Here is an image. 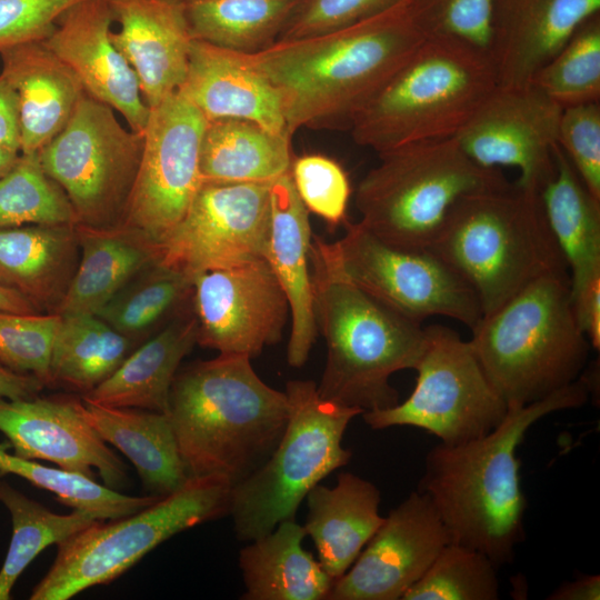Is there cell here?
<instances>
[{
	"label": "cell",
	"mask_w": 600,
	"mask_h": 600,
	"mask_svg": "<svg viewBox=\"0 0 600 600\" xmlns=\"http://www.w3.org/2000/svg\"><path fill=\"white\" fill-rule=\"evenodd\" d=\"M590 393L583 376L528 404L508 403L489 433L459 444L439 443L424 459L418 491L431 502L450 542L478 550L498 567L513 561L524 540L527 498L517 449L543 417L584 406Z\"/></svg>",
	"instance_id": "6da1fadb"
},
{
	"label": "cell",
	"mask_w": 600,
	"mask_h": 600,
	"mask_svg": "<svg viewBox=\"0 0 600 600\" xmlns=\"http://www.w3.org/2000/svg\"><path fill=\"white\" fill-rule=\"evenodd\" d=\"M426 38L400 0L347 28L244 56L279 90L292 138L301 128L349 130Z\"/></svg>",
	"instance_id": "7a4b0ae2"
},
{
	"label": "cell",
	"mask_w": 600,
	"mask_h": 600,
	"mask_svg": "<svg viewBox=\"0 0 600 600\" xmlns=\"http://www.w3.org/2000/svg\"><path fill=\"white\" fill-rule=\"evenodd\" d=\"M167 413L189 478L219 477L234 486L279 443L289 402L249 357L220 353L178 370Z\"/></svg>",
	"instance_id": "3957f363"
},
{
	"label": "cell",
	"mask_w": 600,
	"mask_h": 600,
	"mask_svg": "<svg viewBox=\"0 0 600 600\" xmlns=\"http://www.w3.org/2000/svg\"><path fill=\"white\" fill-rule=\"evenodd\" d=\"M309 257L314 320L327 348L319 394L363 412L396 406L390 377L416 368L424 328L348 280L332 242L312 236Z\"/></svg>",
	"instance_id": "277c9868"
},
{
	"label": "cell",
	"mask_w": 600,
	"mask_h": 600,
	"mask_svg": "<svg viewBox=\"0 0 600 600\" xmlns=\"http://www.w3.org/2000/svg\"><path fill=\"white\" fill-rule=\"evenodd\" d=\"M430 250L473 289L482 317L533 281L569 273L539 193L516 183L460 199Z\"/></svg>",
	"instance_id": "5b68a950"
},
{
	"label": "cell",
	"mask_w": 600,
	"mask_h": 600,
	"mask_svg": "<svg viewBox=\"0 0 600 600\" xmlns=\"http://www.w3.org/2000/svg\"><path fill=\"white\" fill-rule=\"evenodd\" d=\"M469 340L508 403L539 401L578 380L590 343L579 328L570 274L544 276L483 316Z\"/></svg>",
	"instance_id": "8992f818"
},
{
	"label": "cell",
	"mask_w": 600,
	"mask_h": 600,
	"mask_svg": "<svg viewBox=\"0 0 600 600\" xmlns=\"http://www.w3.org/2000/svg\"><path fill=\"white\" fill-rule=\"evenodd\" d=\"M498 86L487 51L449 37H427L356 116L353 141L382 152L456 137Z\"/></svg>",
	"instance_id": "52a82bcc"
},
{
	"label": "cell",
	"mask_w": 600,
	"mask_h": 600,
	"mask_svg": "<svg viewBox=\"0 0 600 600\" xmlns=\"http://www.w3.org/2000/svg\"><path fill=\"white\" fill-rule=\"evenodd\" d=\"M378 154L379 163L357 187L359 222L402 249L430 250L460 199L511 183L500 169L472 161L456 137L407 143Z\"/></svg>",
	"instance_id": "ba28073f"
},
{
	"label": "cell",
	"mask_w": 600,
	"mask_h": 600,
	"mask_svg": "<svg viewBox=\"0 0 600 600\" xmlns=\"http://www.w3.org/2000/svg\"><path fill=\"white\" fill-rule=\"evenodd\" d=\"M284 392L289 417L279 443L256 471L231 488L229 514L242 541L294 519L308 492L352 456L342 439L361 409L322 398L311 380H290Z\"/></svg>",
	"instance_id": "9c48e42d"
},
{
	"label": "cell",
	"mask_w": 600,
	"mask_h": 600,
	"mask_svg": "<svg viewBox=\"0 0 600 600\" xmlns=\"http://www.w3.org/2000/svg\"><path fill=\"white\" fill-rule=\"evenodd\" d=\"M231 488L219 477L190 478L133 514L97 520L57 544V557L30 599L68 600L110 583L172 536L229 513Z\"/></svg>",
	"instance_id": "30bf717a"
},
{
	"label": "cell",
	"mask_w": 600,
	"mask_h": 600,
	"mask_svg": "<svg viewBox=\"0 0 600 600\" xmlns=\"http://www.w3.org/2000/svg\"><path fill=\"white\" fill-rule=\"evenodd\" d=\"M142 148L143 133L124 128L110 106L84 92L38 157L66 192L77 223L112 227L122 222Z\"/></svg>",
	"instance_id": "8fae6325"
},
{
	"label": "cell",
	"mask_w": 600,
	"mask_h": 600,
	"mask_svg": "<svg viewBox=\"0 0 600 600\" xmlns=\"http://www.w3.org/2000/svg\"><path fill=\"white\" fill-rule=\"evenodd\" d=\"M411 394L396 406L362 413L372 429L409 426L459 444L480 438L503 420L508 404L487 377L469 341L443 326L424 328Z\"/></svg>",
	"instance_id": "7c38bea8"
},
{
	"label": "cell",
	"mask_w": 600,
	"mask_h": 600,
	"mask_svg": "<svg viewBox=\"0 0 600 600\" xmlns=\"http://www.w3.org/2000/svg\"><path fill=\"white\" fill-rule=\"evenodd\" d=\"M344 224L346 233L332 246L339 269L352 283L419 323L443 316L472 330L480 321L476 292L433 251L398 248L360 222Z\"/></svg>",
	"instance_id": "4fadbf2b"
},
{
	"label": "cell",
	"mask_w": 600,
	"mask_h": 600,
	"mask_svg": "<svg viewBox=\"0 0 600 600\" xmlns=\"http://www.w3.org/2000/svg\"><path fill=\"white\" fill-rule=\"evenodd\" d=\"M207 118L179 91L150 108L138 174L121 224L161 243L202 184Z\"/></svg>",
	"instance_id": "5bb4252c"
},
{
	"label": "cell",
	"mask_w": 600,
	"mask_h": 600,
	"mask_svg": "<svg viewBox=\"0 0 600 600\" xmlns=\"http://www.w3.org/2000/svg\"><path fill=\"white\" fill-rule=\"evenodd\" d=\"M270 183L202 182L183 218L161 242L160 261L193 281L204 271L263 258Z\"/></svg>",
	"instance_id": "9a60e30c"
},
{
	"label": "cell",
	"mask_w": 600,
	"mask_h": 600,
	"mask_svg": "<svg viewBox=\"0 0 600 600\" xmlns=\"http://www.w3.org/2000/svg\"><path fill=\"white\" fill-rule=\"evenodd\" d=\"M562 109L532 83L497 86L456 139L477 164L517 168L514 183L539 193L556 172Z\"/></svg>",
	"instance_id": "2e32d148"
},
{
	"label": "cell",
	"mask_w": 600,
	"mask_h": 600,
	"mask_svg": "<svg viewBox=\"0 0 600 600\" xmlns=\"http://www.w3.org/2000/svg\"><path fill=\"white\" fill-rule=\"evenodd\" d=\"M192 282L197 344L251 359L280 341L290 309L263 258L204 271Z\"/></svg>",
	"instance_id": "e0dca14e"
},
{
	"label": "cell",
	"mask_w": 600,
	"mask_h": 600,
	"mask_svg": "<svg viewBox=\"0 0 600 600\" xmlns=\"http://www.w3.org/2000/svg\"><path fill=\"white\" fill-rule=\"evenodd\" d=\"M449 542L430 500L412 491L384 517L352 566L333 582L328 599H402Z\"/></svg>",
	"instance_id": "ac0fdd59"
},
{
	"label": "cell",
	"mask_w": 600,
	"mask_h": 600,
	"mask_svg": "<svg viewBox=\"0 0 600 600\" xmlns=\"http://www.w3.org/2000/svg\"><path fill=\"white\" fill-rule=\"evenodd\" d=\"M81 404L74 396L0 397V431L20 458L51 461L93 479L96 470L104 486L121 489L127 467L84 419Z\"/></svg>",
	"instance_id": "d6986e66"
},
{
	"label": "cell",
	"mask_w": 600,
	"mask_h": 600,
	"mask_svg": "<svg viewBox=\"0 0 600 600\" xmlns=\"http://www.w3.org/2000/svg\"><path fill=\"white\" fill-rule=\"evenodd\" d=\"M112 21L108 0H82L59 17L42 41L89 96L121 113L131 130L143 133L150 108L133 69L112 41Z\"/></svg>",
	"instance_id": "ffe728a7"
},
{
	"label": "cell",
	"mask_w": 600,
	"mask_h": 600,
	"mask_svg": "<svg viewBox=\"0 0 600 600\" xmlns=\"http://www.w3.org/2000/svg\"><path fill=\"white\" fill-rule=\"evenodd\" d=\"M600 0H493L488 54L498 86L530 83Z\"/></svg>",
	"instance_id": "44dd1931"
},
{
	"label": "cell",
	"mask_w": 600,
	"mask_h": 600,
	"mask_svg": "<svg viewBox=\"0 0 600 600\" xmlns=\"http://www.w3.org/2000/svg\"><path fill=\"white\" fill-rule=\"evenodd\" d=\"M118 32L116 47L133 69L149 108L177 92L183 83L193 38L181 2L172 0H108Z\"/></svg>",
	"instance_id": "7402d4cb"
},
{
	"label": "cell",
	"mask_w": 600,
	"mask_h": 600,
	"mask_svg": "<svg viewBox=\"0 0 600 600\" xmlns=\"http://www.w3.org/2000/svg\"><path fill=\"white\" fill-rule=\"evenodd\" d=\"M178 91L207 120L244 119L288 134L279 90L244 53L193 39L187 76Z\"/></svg>",
	"instance_id": "603a6c76"
},
{
	"label": "cell",
	"mask_w": 600,
	"mask_h": 600,
	"mask_svg": "<svg viewBox=\"0 0 600 600\" xmlns=\"http://www.w3.org/2000/svg\"><path fill=\"white\" fill-rule=\"evenodd\" d=\"M311 238L309 211L289 171L270 183V224L263 259L289 303L291 330L287 359L294 368L306 363L318 333L309 270Z\"/></svg>",
	"instance_id": "cb8c5ba5"
},
{
	"label": "cell",
	"mask_w": 600,
	"mask_h": 600,
	"mask_svg": "<svg viewBox=\"0 0 600 600\" xmlns=\"http://www.w3.org/2000/svg\"><path fill=\"white\" fill-rule=\"evenodd\" d=\"M0 58L1 74L18 96L20 152L37 153L64 128L86 91L42 40L3 49Z\"/></svg>",
	"instance_id": "d4e9b609"
},
{
	"label": "cell",
	"mask_w": 600,
	"mask_h": 600,
	"mask_svg": "<svg viewBox=\"0 0 600 600\" xmlns=\"http://www.w3.org/2000/svg\"><path fill=\"white\" fill-rule=\"evenodd\" d=\"M80 257L72 224H24L0 229V286L56 313Z\"/></svg>",
	"instance_id": "484cf974"
},
{
	"label": "cell",
	"mask_w": 600,
	"mask_h": 600,
	"mask_svg": "<svg viewBox=\"0 0 600 600\" xmlns=\"http://www.w3.org/2000/svg\"><path fill=\"white\" fill-rule=\"evenodd\" d=\"M79 262L57 314H97L134 276L161 259V243L124 224L76 223Z\"/></svg>",
	"instance_id": "4316f807"
},
{
	"label": "cell",
	"mask_w": 600,
	"mask_h": 600,
	"mask_svg": "<svg viewBox=\"0 0 600 600\" xmlns=\"http://www.w3.org/2000/svg\"><path fill=\"white\" fill-rule=\"evenodd\" d=\"M306 498V532L314 542L321 567L336 581L384 520L379 513L380 491L372 482L342 472L333 488L318 483Z\"/></svg>",
	"instance_id": "83f0119b"
},
{
	"label": "cell",
	"mask_w": 600,
	"mask_h": 600,
	"mask_svg": "<svg viewBox=\"0 0 600 600\" xmlns=\"http://www.w3.org/2000/svg\"><path fill=\"white\" fill-rule=\"evenodd\" d=\"M196 344L191 309L134 348L109 378L81 398L100 406L167 413L173 379Z\"/></svg>",
	"instance_id": "f1b7e54d"
},
{
	"label": "cell",
	"mask_w": 600,
	"mask_h": 600,
	"mask_svg": "<svg viewBox=\"0 0 600 600\" xmlns=\"http://www.w3.org/2000/svg\"><path fill=\"white\" fill-rule=\"evenodd\" d=\"M81 411L107 443L129 458L149 494L168 496L190 479L168 413L107 407L84 400Z\"/></svg>",
	"instance_id": "f546056e"
},
{
	"label": "cell",
	"mask_w": 600,
	"mask_h": 600,
	"mask_svg": "<svg viewBox=\"0 0 600 600\" xmlns=\"http://www.w3.org/2000/svg\"><path fill=\"white\" fill-rule=\"evenodd\" d=\"M307 532L294 519L252 540L239 554L247 600L328 599L334 580L302 548Z\"/></svg>",
	"instance_id": "4dcf8cb0"
},
{
	"label": "cell",
	"mask_w": 600,
	"mask_h": 600,
	"mask_svg": "<svg viewBox=\"0 0 600 600\" xmlns=\"http://www.w3.org/2000/svg\"><path fill=\"white\" fill-rule=\"evenodd\" d=\"M556 172L540 190L542 209L570 270L571 298L600 278V200L556 144Z\"/></svg>",
	"instance_id": "1f68e13d"
},
{
	"label": "cell",
	"mask_w": 600,
	"mask_h": 600,
	"mask_svg": "<svg viewBox=\"0 0 600 600\" xmlns=\"http://www.w3.org/2000/svg\"><path fill=\"white\" fill-rule=\"evenodd\" d=\"M291 139L250 120H208L200 150L202 182L270 183L290 171Z\"/></svg>",
	"instance_id": "d6a6232c"
},
{
	"label": "cell",
	"mask_w": 600,
	"mask_h": 600,
	"mask_svg": "<svg viewBox=\"0 0 600 600\" xmlns=\"http://www.w3.org/2000/svg\"><path fill=\"white\" fill-rule=\"evenodd\" d=\"M137 343L97 314L60 316L49 363L50 387L83 396L109 378Z\"/></svg>",
	"instance_id": "836d02e7"
},
{
	"label": "cell",
	"mask_w": 600,
	"mask_h": 600,
	"mask_svg": "<svg viewBox=\"0 0 600 600\" xmlns=\"http://www.w3.org/2000/svg\"><path fill=\"white\" fill-rule=\"evenodd\" d=\"M300 0H184L191 36L231 51L257 53L276 43Z\"/></svg>",
	"instance_id": "e575fe53"
},
{
	"label": "cell",
	"mask_w": 600,
	"mask_h": 600,
	"mask_svg": "<svg viewBox=\"0 0 600 600\" xmlns=\"http://www.w3.org/2000/svg\"><path fill=\"white\" fill-rule=\"evenodd\" d=\"M192 290L189 276L159 260L134 276L97 316L141 343L192 309Z\"/></svg>",
	"instance_id": "d590c367"
},
{
	"label": "cell",
	"mask_w": 600,
	"mask_h": 600,
	"mask_svg": "<svg viewBox=\"0 0 600 600\" xmlns=\"http://www.w3.org/2000/svg\"><path fill=\"white\" fill-rule=\"evenodd\" d=\"M3 478H0V503L10 513L12 534L0 569V600H9L17 580L41 551L99 519L80 510L69 514L54 513L13 488Z\"/></svg>",
	"instance_id": "8d00e7d4"
},
{
	"label": "cell",
	"mask_w": 600,
	"mask_h": 600,
	"mask_svg": "<svg viewBox=\"0 0 600 600\" xmlns=\"http://www.w3.org/2000/svg\"><path fill=\"white\" fill-rule=\"evenodd\" d=\"M9 441L0 443V470L19 476L33 486L48 490L56 499L88 512L99 520H113L133 514L154 503L159 496L132 497L120 493L93 478L62 468H50L9 453Z\"/></svg>",
	"instance_id": "74e56055"
},
{
	"label": "cell",
	"mask_w": 600,
	"mask_h": 600,
	"mask_svg": "<svg viewBox=\"0 0 600 600\" xmlns=\"http://www.w3.org/2000/svg\"><path fill=\"white\" fill-rule=\"evenodd\" d=\"M77 223L62 188L40 164L37 153H20L0 177V229L24 224Z\"/></svg>",
	"instance_id": "f35d334b"
},
{
	"label": "cell",
	"mask_w": 600,
	"mask_h": 600,
	"mask_svg": "<svg viewBox=\"0 0 600 600\" xmlns=\"http://www.w3.org/2000/svg\"><path fill=\"white\" fill-rule=\"evenodd\" d=\"M530 83L562 108L600 102V13L584 20Z\"/></svg>",
	"instance_id": "ab89813d"
},
{
	"label": "cell",
	"mask_w": 600,
	"mask_h": 600,
	"mask_svg": "<svg viewBox=\"0 0 600 600\" xmlns=\"http://www.w3.org/2000/svg\"><path fill=\"white\" fill-rule=\"evenodd\" d=\"M498 568L484 553L449 542L401 600H497Z\"/></svg>",
	"instance_id": "60d3db41"
},
{
	"label": "cell",
	"mask_w": 600,
	"mask_h": 600,
	"mask_svg": "<svg viewBox=\"0 0 600 600\" xmlns=\"http://www.w3.org/2000/svg\"><path fill=\"white\" fill-rule=\"evenodd\" d=\"M60 316L0 310V364L50 387L49 363Z\"/></svg>",
	"instance_id": "b9f144b4"
},
{
	"label": "cell",
	"mask_w": 600,
	"mask_h": 600,
	"mask_svg": "<svg viewBox=\"0 0 600 600\" xmlns=\"http://www.w3.org/2000/svg\"><path fill=\"white\" fill-rule=\"evenodd\" d=\"M290 174L309 212L330 227L346 222L351 188L346 171L336 160L322 154L293 157Z\"/></svg>",
	"instance_id": "7bdbcfd3"
},
{
	"label": "cell",
	"mask_w": 600,
	"mask_h": 600,
	"mask_svg": "<svg viewBox=\"0 0 600 600\" xmlns=\"http://www.w3.org/2000/svg\"><path fill=\"white\" fill-rule=\"evenodd\" d=\"M427 37L454 38L488 52L493 0H403Z\"/></svg>",
	"instance_id": "ee69618b"
},
{
	"label": "cell",
	"mask_w": 600,
	"mask_h": 600,
	"mask_svg": "<svg viewBox=\"0 0 600 600\" xmlns=\"http://www.w3.org/2000/svg\"><path fill=\"white\" fill-rule=\"evenodd\" d=\"M557 144L586 188L600 200V102L563 108Z\"/></svg>",
	"instance_id": "f6af8a7d"
},
{
	"label": "cell",
	"mask_w": 600,
	"mask_h": 600,
	"mask_svg": "<svg viewBox=\"0 0 600 600\" xmlns=\"http://www.w3.org/2000/svg\"><path fill=\"white\" fill-rule=\"evenodd\" d=\"M400 0H300L278 41L336 31L372 18Z\"/></svg>",
	"instance_id": "bcb514c9"
},
{
	"label": "cell",
	"mask_w": 600,
	"mask_h": 600,
	"mask_svg": "<svg viewBox=\"0 0 600 600\" xmlns=\"http://www.w3.org/2000/svg\"><path fill=\"white\" fill-rule=\"evenodd\" d=\"M82 0H0V51L44 40L59 17Z\"/></svg>",
	"instance_id": "7dc6e473"
},
{
	"label": "cell",
	"mask_w": 600,
	"mask_h": 600,
	"mask_svg": "<svg viewBox=\"0 0 600 600\" xmlns=\"http://www.w3.org/2000/svg\"><path fill=\"white\" fill-rule=\"evenodd\" d=\"M577 323L593 349L600 348V278L572 298Z\"/></svg>",
	"instance_id": "c3c4849f"
},
{
	"label": "cell",
	"mask_w": 600,
	"mask_h": 600,
	"mask_svg": "<svg viewBox=\"0 0 600 600\" xmlns=\"http://www.w3.org/2000/svg\"><path fill=\"white\" fill-rule=\"evenodd\" d=\"M0 146L20 151L18 96L0 73Z\"/></svg>",
	"instance_id": "681fc988"
},
{
	"label": "cell",
	"mask_w": 600,
	"mask_h": 600,
	"mask_svg": "<svg viewBox=\"0 0 600 600\" xmlns=\"http://www.w3.org/2000/svg\"><path fill=\"white\" fill-rule=\"evenodd\" d=\"M44 384L34 376L11 371L0 364V397L17 400L39 394Z\"/></svg>",
	"instance_id": "f907efd6"
},
{
	"label": "cell",
	"mask_w": 600,
	"mask_h": 600,
	"mask_svg": "<svg viewBox=\"0 0 600 600\" xmlns=\"http://www.w3.org/2000/svg\"><path fill=\"white\" fill-rule=\"evenodd\" d=\"M549 600H599L600 576L588 574L564 581L548 597Z\"/></svg>",
	"instance_id": "816d5d0a"
},
{
	"label": "cell",
	"mask_w": 600,
	"mask_h": 600,
	"mask_svg": "<svg viewBox=\"0 0 600 600\" xmlns=\"http://www.w3.org/2000/svg\"><path fill=\"white\" fill-rule=\"evenodd\" d=\"M0 310L16 313H40L36 307L19 293L0 286Z\"/></svg>",
	"instance_id": "f5cc1de1"
},
{
	"label": "cell",
	"mask_w": 600,
	"mask_h": 600,
	"mask_svg": "<svg viewBox=\"0 0 600 600\" xmlns=\"http://www.w3.org/2000/svg\"><path fill=\"white\" fill-rule=\"evenodd\" d=\"M20 151L0 146V177L4 176L18 161Z\"/></svg>",
	"instance_id": "db71d44e"
},
{
	"label": "cell",
	"mask_w": 600,
	"mask_h": 600,
	"mask_svg": "<svg viewBox=\"0 0 600 600\" xmlns=\"http://www.w3.org/2000/svg\"><path fill=\"white\" fill-rule=\"evenodd\" d=\"M6 476H7V473L4 471L0 470V478H3Z\"/></svg>",
	"instance_id": "11a10c76"
},
{
	"label": "cell",
	"mask_w": 600,
	"mask_h": 600,
	"mask_svg": "<svg viewBox=\"0 0 600 600\" xmlns=\"http://www.w3.org/2000/svg\"><path fill=\"white\" fill-rule=\"evenodd\" d=\"M172 1H176V2H183L184 0H172Z\"/></svg>",
	"instance_id": "9f6ffc18"
}]
</instances>
